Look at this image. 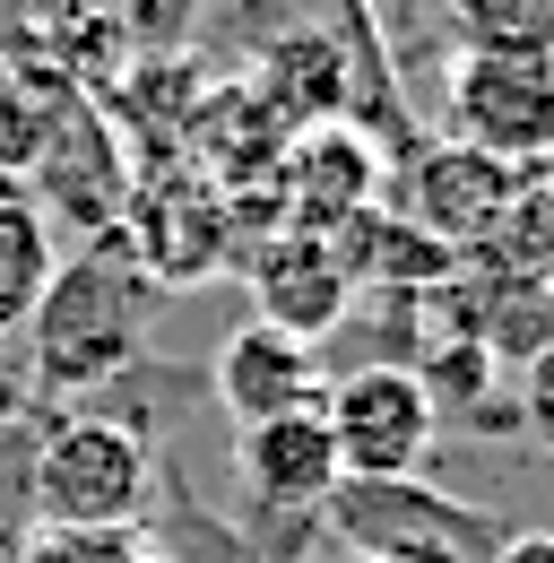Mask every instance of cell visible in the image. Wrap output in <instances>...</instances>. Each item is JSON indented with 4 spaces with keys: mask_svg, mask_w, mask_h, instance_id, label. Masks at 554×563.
I'll return each mask as SVG.
<instances>
[{
    "mask_svg": "<svg viewBox=\"0 0 554 563\" xmlns=\"http://www.w3.org/2000/svg\"><path fill=\"white\" fill-rule=\"evenodd\" d=\"M321 417H330V442H339V477H416L433 433H442V408H433V390L408 364L330 373V408Z\"/></svg>",
    "mask_w": 554,
    "mask_h": 563,
    "instance_id": "cell-6",
    "label": "cell"
},
{
    "mask_svg": "<svg viewBox=\"0 0 554 563\" xmlns=\"http://www.w3.org/2000/svg\"><path fill=\"white\" fill-rule=\"evenodd\" d=\"M113 234H122V252L138 261L147 286H200L234 252V209L200 174H147V183H131Z\"/></svg>",
    "mask_w": 554,
    "mask_h": 563,
    "instance_id": "cell-7",
    "label": "cell"
},
{
    "mask_svg": "<svg viewBox=\"0 0 554 563\" xmlns=\"http://www.w3.org/2000/svg\"><path fill=\"white\" fill-rule=\"evenodd\" d=\"M234 477H243V503L261 520H321V503L339 486V442H330V417H269L234 433Z\"/></svg>",
    "mask_w": 554,
    "mask_h": 563,
    "instance_id": "cell-11",
    "label": "cell"
},
{
    "mask_svg": "<svg viewBox=\"0 0 554 563\" xmlns=\"http://www.w3.org/2000/svg\"><path fill=\"white\" fill-rule=\"evenodd\" d=\"M485 563H554V529H502V547Z\"/></svg>",
    "mask_w": 554,
    "mask_h": 563,
    "instance_id": "cell-17",
    "label": "cell"
},
{
    "mask_svg": "<svg viewBox=\"0 0 554 563\" xmlns=\"http://www.w3.org/2000/svg\"><path fill=\"white\" fill-rule=\"evenodd\" d=\"M147 295L138 261L122 252V234H87L78 252H62V269L44 286L35 321H26V382L35 399H87V390H113L122 373L147 364Z\"/></svg>",
    "mask_w": 554,
    "mask_h": 563,
    "instance_id": "cell-1",
    "label": "cell"
},
{
    "mask_svg": "<svg viewBox=\"0 0 554 563\" xmlns=\"http://www.w3.org/2000/svg\"><path fill=\"white\" fill-rule=\"evenodd\" d=\"M520 417H529V424H538V433L554 442V347L529 355V390H520Z\"/></svg>",
    "mask_w": 554,
    "mask_h": 563,
    "instance_id": "cell-16",
    "label": "cell"
},
{
    "mask_svg": "<svg viewBox=\"0 0 554 563\" xmlns=\"http://www.w3.org/2000/svg\"><path fill=\"white\" fill-rule=\"evenodd\" d=\"M321 538L346 555H459L485 563L502 547V520L424 486V477H339L321 503Z\"/></svg>",
    "mask_w": 554,
    "mask_h": 563,
    "instance_id": "cell-3",
    "label": "cell"
},
{
    "mask_svg": "<svg viewBox=\"0 0 554 563\" xmlns=\"http://www.w3.org/2000/svg\"><path fill=\"white\" fill-rule=\"evenodd\" d=\"M442 140L529 165L554 147V53L520 44H459L442 70Z\"/></svg>",
    "mask_w": 554,
    "mask_h": 563,
    "instance_id": "cell-4",
    "label": "cell"
},
{
    "mask_svg": "<svg viewBox=\"0 0 554 563\" xmlns=\"http://www.w3.org/2000/svg\"><path fill=\"white\" fill-rule=\"evenodd\" d=\"M53 269H62V234H53V217L35 209L26 183L0 174V339H18V330L35 321Z\"/></svg>",
    "mask_w": 554,
    "mask_h": 563,
    "instance_id": "cell-13",
    "label": "cell"
},
{
    "mask_svg": "<svg viewBox=\"0 0 554 563\" xmlns=\"http://www.w3.org/2000/svg\"><path fill=\"white\" fill-rule=\"evenodd\" d=\"M9 563H165L147 529H26Z\"/></svg>",
    "mask_w": 554,
    "mask_h": 563,
    "instance_id": "cell-14",
    "label": "cell"
},
{
    "mask_svg": "<svg viewBox=\"0 0 554 563\" xmlns=\"http://www.w3.org/2000/svg\"><path fill=\"white\" fill-rule=\"evenodd\" d=\"M35 18H122V0H35Z\"/></svg>",
    "mask_w": 554,
    "mask_h": 563,
    "instance_id": "cell-18",
    "label": "cell"
},
{
    "mask_svg": "<svg viewBox=\"0 0 554 563\" xmlns=\"http://www.w3.org/2000/svg\"><path fill=\"white\" fill-rule=\"evenodd\" d=\"M208 399L234 417V433L269 417H312V408H330V364H321V347L286 339L269 321H243L208 364Z\"/></svg>",
    "mask_w": 554,
    "mask_h": 563,
    "instance_id": "cell-9",
    "label": "cell"
},
{
    "mask_svg": "<svg viewBox=\"0 0 554 563\" xmlns=\"http://www.w3.org/2000/svg\"><path fill=\"white\" fill-rule=\"evenodd\" d=\"M330 252H339L355 303L364 295H442V286H459V252L433 243L416 217H390V209H364L355 225H339Z\"/></svg>",
    "mask_w": 554,
    "mask_h": 563,
    "instance_id": "cell-12",
    "label": "cell"
},
{
    "mask_svg": "<svg viewBox=\"0 0 554 563\" xmlns=\"http://www.w3.org/2000/svg\"><path fill=\"white\" fill-rule=\"evenodd\" d=\"M156 503V442L138 417L69 408L26 460V529H138Z\"/></svg>",
    "mask_w": 554,
    "mask_h": 563,
    "instance_id": "cell-2",
    "label": "cell"
},
{
    "mask_svg": "<svg viewBox=\"0 0 554 563\" xmlns=\"http://www.w3.org/2000/svg\"><path fill=\"white\" fill-rule=\"evenodd\" d=\"M191 18H200V0H122V26L138 53H182Z\"/></svg>",
    "mask_w": 554,
    "mask_h": 563,
    "instance_id": "cell-15",
    "label": "cell"
},
{
    "mask_svg": "<svg viewBox=\"0 0 554 563\" xmlns=\"http://www.w3.org/2000/svg\"><path fill=\"white\" fill-rule=\"evenodd\" d=\"M243 278H252V321H269L303 347H330L355 312V286L321 234H261L243 252Z\"/></svg>",
    "mask_w": 554,
    "mask_h": 563,
    "instance_id": "cell-10",
    "label": "cell"
},
{
    "mask_svg": "<svg viewBox=\"0 0 554 563\" xmlns=\"http://www.w3.org/2000/svg\"><path fill=\"white\" fill-rule=\"evenodd\" d=\"M381 183H390V147L373 140L364 122H312V131L286 140V156L269 174L277 234H321L330 243L339 225L381 209Z\"/></svg>",
    "mask_w": 554,
    "mask_h": 563,
    "instance_id": "cell-5",
    "label": "cell"
},
{
    "mask_svg": "<svg viewBox=\"0 0 554 563\" xmlns=\"http://www.w3.org/2000/svg\"><path fill=\"white\" fill-rule=\"evenodd\" d=\"M399 183H408V217L433 234V243H451L459 261H477L502 243V225L520 209V165H502V156H485V147H459V140H424L399 165Z\"/></svg>",
    "mask_w": 554,
    "mask_h": 563,
    "instance_id": "cell-8",
    "label": "cell"
}]
</instances>
